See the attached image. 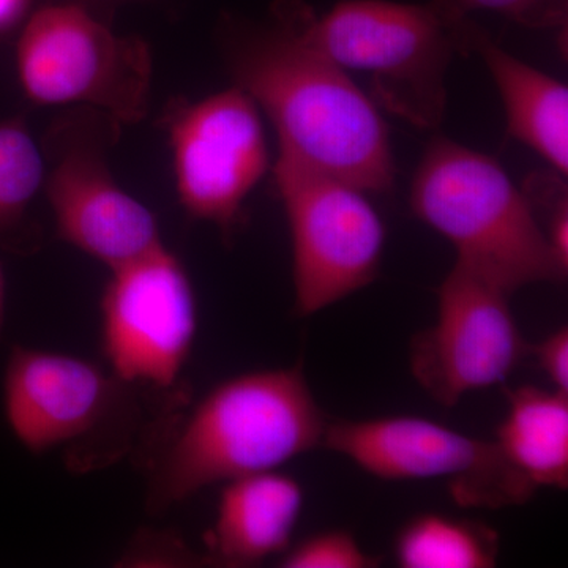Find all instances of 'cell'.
<instances>
[{
  "label": "cell",
  "instance_id": "6da1fadb",
  "mask_svg": "<svg viewBox=\"0 0 568 568\" xmlns=\"http://www.w3.org/2000/svg\"><path fill=\"white\" fill-rule=\"evenodd\" d=\"M223 55L235 85L274 123L278 156L315 168L365 193L395 181L387 125L375 102L310 40L295 0H278L271 21L235 26Z\"/></svg>",
  "mask_w": 568,
  "mask_h": 568
},
{
  "label": "cell",
  "instance_id": "7a4b0ae2",
  "mask_svg": "<svg viewBox=\"0 0 568 568\" xmlns=\"http://www.w3.org/2000/svg\"><path fill=\"white\" fill-rule=\"evenodd\" d=\"M327 424L301 365L227 377L156 454L149 511L162 514L212 485L278 469L323 446Z\"/></svg>",
  "mask_w": 568,
  "mask_h": 568
},
{
  "label": "cell",
  "instance_id": "3957f363",
  "mask_svg": "<svg viewBox=\"0 0 568 568\" xmlns=\"http://www.w3.org/2000/svg\"><path fill=\"white\" fill-rule=\"evenodd\" d=\"M295 11L332 61L368 74L376 103L416 129H439L448 69L455 55L470 54L474 22L455 0H345L323 17L295 0Z\"/></svg>",
  "mask_w": 568,
  "mask_h": 568
},
{
  "label": "cell",
  "instance_id": "277c9868",
  "mask_svg": "<svg viewBox=\"0 0 568 568\" xmlns=\"http://www.w3.org/2000/svg\"><path fill=\"white\" fill-rule=\"evenodd\" d=\"M410 209L454 245L455 265L508 295L566 278L528 197L485 153L433 140L410 185Z\"/></svg>",
  "mask_w": 568,
  "mask_h": 568
},
{
  "label": "cell",
  "instance_id": "5b68a950",
  "mask_svg": "<svg viewBox=\"0 0 568 568\" xmlns=\"http://www.w3.org/2000/svg\"><path fill=\"white\" fill-rule=\"evenodd\" d=\"M17 70L26 97L41 106L81 104L118 125L148 115V44L112 32L84 7L65 3L33 13L18 40Z\"/></svg>",
  "mask_w": 568,
  "mask_h": 568
},
{
  "label": "cell",
  "instance_id": "8992f818",
  "mask_svg": "<svg viewBox=\"0 0 568 568\" xmlns=\"http://www.w3.org/2000/svg\"><path fill=\"white\" fill-rule=\"evenodd\" d=\"M274 179L290 224L297 315H316L375 282L386 227L364 190L284 156Z\"/></svg>",
  "mask_w": 568,
  "mask_h": 568
},
{
  "label": "cell",
  "instance_id": "52a82bcc",
  "mask_svg": "<svg viewBox=\"0 0 568 568\" xmlns=\"http://www.w3.org/2000/svg\"><path fill=\"white\" fill-rule=\"evenodd\" d=\"M323 447L384 480L444 478L463 507L518 506L537 491L495 440L463 435L428 418L328 422Z\"/></svg>",
  "mask_w": 568,
  "mask_h": 568
},
{
  "label": "cell",
  "instance_id": "ba28073f",
  "mask_svg": "<svg viewBox=\"0 0 568 568\" xmlns=\"http://www.w3.org/2000/svg\"><path fill=\"white\" fill-rule=\"evenodd\" d=\"M162 126L183 211L231 237L246 197L268 170L260 108L234 85L200 102L175 100L164 110Z\"/></svg>",
  "mask_w": 568,
  "mask_h": 568
},
{
  "label": "cell",
  "instance_id": "9c48e42d",
  "mask_svg": "<svg viewBox=\"0 0 568 568\" xmlns=\"http://www.w3.org/2000/svg\"><path fill=\"white\" fill-rule=\"evenodd\" d=\"M108 368L130 386L174 387L197 332V301L181 257L156 246L111 268L102 302Z\"/></svg>",
  "mask_w": 568,
  "mask_h": 568
},
{
  "label": "cell",
  "instance_id": "30bf717a",
  "mask_svg": "<svg viewBox=\"0 0 568 568\" xmlns=\"http://www.w3.org/2000/svg\"><path fill=\"white\" fill-rule=\"evenodd\" d=\"M508 298L458 265L440 283L435 324L410 347L414 377L440 405L503 384L529 353Z\"/></svg>",
  "mask_w": 568,
  "mask_h": 568
},
{
  "label": "cell",
  "instance_id": "8fae6325",
  "mask_svg": "<svg viewBox=\"0 0 568 568\" xmlns=\"http://www.w3.org/2000/svg\"><path fill=\"white\" fill-rule=\"evenodd\" d=\"M132 388L88 358L17 345L3 375V413L21 446L41 455L103 429L130 407Z\"/></svg>",
  "mask_w": 568,
  "mask_h": 568
},
{
  "label": "cell",
  "instance_id": "7c38bea8",
  "mask_svg": "<svg viewBox=\"0 0 568 568\" xmlns=\"http://www.w3.org/2000/svg\"><path fill=\"white\" fill-rule=\"evenodd\" d=\"M43 185L59 237L110 271L163 245L159 220L115 182L93 138L63 144Z\"/></svg>",
  "mask_w": 568,
  "mask_h": 568
},
{
  "label": "cell",
  "instance_id": "4fadbf2b",
  "mask_svg": "<svg viewBox=\"0 0 568 568\" xmlns=\"http://www.w3.org/2000/svg\"><path fill=\"white\" fill-rule=\"evenodd\" d=\"M302 508V485L276 469L226 481L207 538V560L250 567L283 555L293 545Z\"/></svg>",
  "mask_w": 568,
  "mask_h": 568
},
{
  "label": "cell",
  "instance_id": "5bb4252c",
  "mask_svg": "<svg viewBox=\"0 0 568 568\" xmlns=\"http://www.w3.org/2000/svg\"><path fill=\"white\" fill-rule=\"evenodd\" d=\"M470 52L485 63L507 115V132L551 164L568 173V89L566 84L519 61L474 24Z\"/></svg>",
  "mask_w": 568,
  "mask_h": 568
},
{
  "label": "cell",
  "instance_id": "9a60e30c",
  "mask_svg": "<svg viewBox=\"0 0 568 568\" xmlns=\"http://www.w3.org/2000/svg\"><path fill=\"white\" fill-rule=\"evenodd\" d=\"M495 443L532 487H568V395L537 387L507 392Z\"/></svg>",
  "mask_w": 568,
  "mask_h": 568
},
{
  "label": "cell",
  "instance_id": "2e32d148",
  "mask_svg": "<svg viewBox=\"0 0 568 568\" xmlns=\"http://www.w3.org/2000/svg\"><path fill=\"white\" fill-rule=\"evenodd\" d=\"M499 536L484 523L422 514L399 530L395 558L403 568H491Z\"/></svg>",
  "mask_w": 568,
  "mask_h": 568
},
{
  "label": "cell",
  "instance_id": "e0dca14e",
  "mask_svg": "<svg viewBox=\"0 0 568 568\" xmlns=\"http://www.w3.org/2000/svg\"><path fill=\"white\" fill-rule=\"evenodd\" d=\"M43 183V156L26 123L0 122V235L20 226Z\"/></svg>",
  "mask_w": 568,
  "mask_h": 568
},
{
  "label": "cell",
  "instance_id": "ac0fdd59",
  "mask_svg": "<svg viewBox=\"0 0 568 568\" xmlns=\"http://www.w3.org/2000/svg\"><path fill=\"white\" fill-rule=\"evenodd\" d=\"M284 568H373L379 566L347 530H324L291 545L280 559Z\"/></svg>",
  "mask_w": 568,
  "mask_h": 568
},
{
  "label": "cell",
  "instance_id": "d6986e66",
  "mask_svg": "<svg viewBox=\"0 0 568 568\" xmlns=\"http://www.w3.org/2000/svg\"><path fill=\"white\" fill-rule=\"evenodd\" d=\"M525 196L532 205L536 215L544 213V224L549 245L558 257L559 264L568 271V194L562 174L545 173L530 178Z\"/></svg>",
  "mask_w": 568,
  "mask_h": 568
},
{
  "label": "cell",
  "instance_id": "ffe728a7",
  "mask_svg": "<svg viewBox=\"0 0 568 568\" xmlns=\"http://www.w3.org/2000/svg\"><path fill=\"white\" fill-rule=\"evenodd\" d=\"M200 556L171 530H141L123 549L119 567H193Z\"/></svg>",
  "mask_w": 568,
  "mask_h": 568
},
{
  "label": "cell",
  "instance_id": "44dd1931",
  "mask_svg": "<svg viewBox=\"0 0 568 568\" xmlns=\"http://www.w3.org/2000/svg\"><path fill=\"white\" fill-rule=\"evenodd\" d=\"M463 10H488L529 29L562 28L568 0H455Z\"/></svg>",
  "mask_w": 568,
  "mask_h": 568
},
{
  "label": "cell",
  "instance_id": "7402d4cb",
  "mask_svg": "<svg viewBox=\"0 0 568 568\" xmlns=\"http://www.w3.org/2000/svg\"><path fill=\"white\" fill-rule=\"evenodd\" d=\"M541 372L551 381L552 388L568 395V328L567 325L549 334L530 347Z\"/></svg>",
  "mask_w": 568,
  "mask_h": 568
},
{
  "label": "cell",
  "instance_id": "603a6c76",
  "mask_svg": "<svg viewBox=\"0 0 568 568\" xmlns=\"http://www.w3.org/2000/svg\"><path fill=\"white\" fill-rule=\"evenodd\" d=\"M28 7V0H0V32L17 24Z\"/></svg>",
  "mask_w": 568,
  "mask_h": 568
},
{
  "label": "cell",
  "instance_id": "cb8c5ba5",
  "mask_svg": "<svg viewBox=\"0 0 568 568\" xmlns=\"http://www.w3.org/2000/svg\"><path fill=\"white\" fill-rule=\"evenodd\" d=\"M6 308H7V282L3 274L2 265H0V336L6 327Z\"/></svg>",
  "mask_w": 568,
  "mask_h": 568
}]
</instances>
